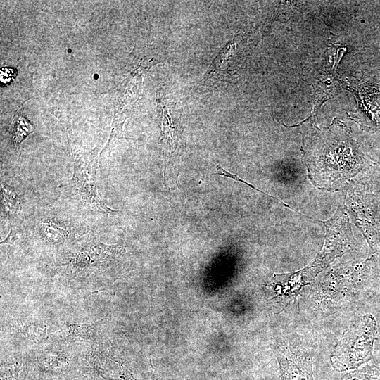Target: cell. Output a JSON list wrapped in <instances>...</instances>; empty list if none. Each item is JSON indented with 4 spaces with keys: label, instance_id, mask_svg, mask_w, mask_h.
Segmentation results:
<instances>
[{
    "label": "cell",
    "instance_id": "1",
    "mask_svg": "<svg viewBox=\"0 0 380 380\" xmlns=\"http://www.w3.org/2000/svg\"><path fill=\"white\" fill-rule=\"evenodd\" d=\"M376 335V319L371 314L365 315L336 343L330 357L332 367L338 372L350 371L369 361Z\"/></svg>",
    "mask_w": 380,
    "mask_h": 380
},
{
    "label": "cell",
    "instance_id": "2",
    "mask_svg": "<svg viewBox=\"0 0 380 380\" xmlns=\"http://www.w3.org/2000/svg\"><path fill=\"white\" fill-rule=\"evenodd\" d=\"M97 166V158L94 152L78 157L75 159L72 177L65 186L70 188L87 207L103 213H115L116 210L108 207L98 195Z\"/></svg>",
    "mask_w": 380,
    "mask_h": 380
},
{
    "label": "cell",
    "instance_id": "3",
    "mask_svg": "<svg viewBox=\"0 0 380 380\" xmlns=\"http://www.w3.org/2000/svg\"><path fill=\"white\" fill-rule=\"evenodd\" d=\"M281 380H315L310 350L296 336H291L276 347Z\"/></svg>",
    "mask_w": 380,
    "mask_h": 380
},
{
    "label": "cell",
    "instance_id": "4",
    "mask_svg": "<svg viewBox=\"0 0 380 380\" xmlns=\"http://www.w3.org/2000/svg\"><path fill=\"white\" fill-rule=\"evenodd\" d=\"M347 244L346 239L337 234V230H331V227L327 226V241L322 251L310 266L300 270L304 280L309 284L320 271L343 253Z\"/></svg>",
    "mask_w": 380,
    "mask_h": 380
},
{
    "label": "cell",
    "instance_id": "5",
    "mask_svg": "<svg viewBox=\"0 0 380 380\" xmlns=\"http://www.w3.org/2000/svg\"><path fill=\"white\" fill-rule=\"evenodd\" d=\"M114 249L115 246L104 245L99 242L87 243L83 245L75 258V265L83 267L88 264L105 261Z\"/></svg>",
    "mask_w": 380,
    "mask_h": 380
},
{
    "label": "cell",
    "instance_id": "6",
    "mask_svg": "<svg viewBox=\"0 0 380 380\" xmlns=\"http://www.w3.org/2000/svg\"><path fill=\"white\" fill-rule=\"evenodd\" d=\"M178 132L177 122H174L171 111L165 106L163 109L161 138L165 141L168 147L172 150H175L177 146Z\"/></svg>",
    "mask_w": 380,
    "mask_h": 380
},
{
    "label": "cell",
    "instance_id": "7",
    "mask_svg": "<svg viewBox=\"0 0 380 380\" xmlns=\"http://www.w3.org/2000/svg\"><path fill=\"white\" fill-rule=\"evenodd\" d=\"M92 329V325L88 324L64 325L63 327L64 338L68 342L86 341L90 337Z\"/></svg>",
    "mask_w": 380,
    "mask_h": 380
},
{
    "label": "cell",
    "instance_id": "8",
    "mask_svg": "<svg viewBox=\"0 0 380 380\" xmlns=\"http://www.w3.org/2000/svg\"><path fill=\"white\" fill-rule=\"evenodd\" d=\"M341 380H380V367L366 365L361 369L349 372L343 375Z\"/></svg>",
    "mask_w": 380,
    "mask_h": 380
},
{
    "label": "cell",
    "instance_id": "9",
    "mask_svg": "<svg viewBox=\"0 0 380 380\" xmlns=\"http://www.w3.org/2000/svg\"><path fill=\"white\" fill-rule=\"evenodd\" d=\"M33 129L32 125L23 115H16L13 122V134L15 144H20Z\"/></svg>",
    "mask_w": 380,
    "mask_h": 380
},
{
    "label": "cell",
    "instance_id": "10",
    "mask_svg": "<svg viewBox=\"0 0 380 380\" xmlns=\"http://www.w3.org/2000/svg\"><path fill=\"white\" fill-rule=\"evenodd\" d=\"M1 196L3 203L8 212L15 213L19 208L21 197L18 196L13 188L1 184Z\"/></svg>",
    "mask_w": 380,
    "mask_h": 380
},
{
    "label": "cell",
    "instance_id": "11",
    "mask_svg": "<svg viewBox=\"0 0 380 380\" xmlns=\"http://www.w3.org/2000/svg\"><path fill=\"white\" fill-rule=\"evenodd\" d=\"M315 93V106L317 109L319 107V103L321 104L322 102L327 99L326 98L330 97L331 87L326 82L319 81L317 86Z\"/></svg>",
    "mask_w": 380,
    "mask_h": 380
},
{
    "label": "cell",
    "instance_id": "12",
    "mask_svg": "<svg viewBox=\"0 0 380 380\" xmlns=\"http://www.w3.org/2000/svg\"><path fill=\"white\" fill-rule=\"evenodd\" d=\"M24 234L21 231H15L11 227L7 237L1 242V244H13L16 241L21 239L23 237Z\"/></svg>",
    "mask_w": 380,
    "mask_h": 380
},
{
    "label": "cell",
    "instance_id": "13",
    "mask_svg": "<svg viewBox=\"0 0 380 380\" xmlns=\"http://www.w3.org/2000/svg\"><path fill=\"white\" fill-rule=\"evenodd\" d=\"M14 73L13 70H8V69H1V81L3 82L4 80L6 77H8V81L11 80V79L13 77Z\"/></svg>",
    "mask_w": 380,
    "mask_h": 380
}]
</instances>
